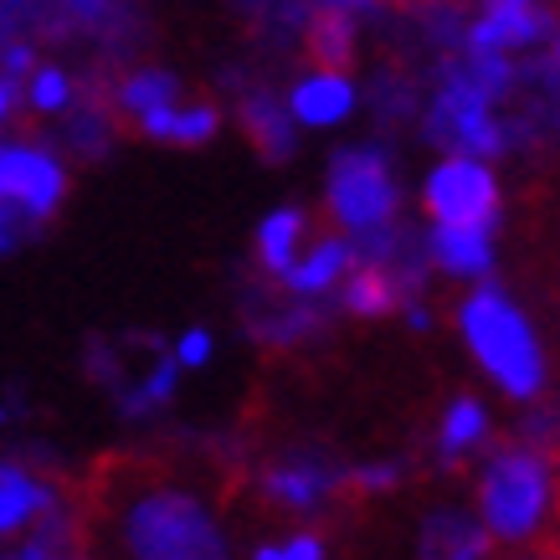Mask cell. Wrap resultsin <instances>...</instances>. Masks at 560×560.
<instances>
[{
  "mask_svg": "<svg viewBox=\"0 0 560 560\" xmlns=\"http://www.w3.org/2000/svg\"><path fill=\"white\" fill-rule=\"evenodd\" d=\"M242 129H247V139L257 144L262 160H283V154L293 150L289 108H278L272 98H247L242 103Z\"/></svg>",
  "mask_w": 560,
  "mask_h": 560,
  "instance_id": "obj_17",
  "label": "cell"
},
{
  "mask_svg": "<svg viewBox=\"0 0 560 560\" xmlns=\"http://www.w3.org/2000/svg\"><path fill=\"white\" fill-rule=\"evenodd\" d=\"M206 360H211V335H206V329H186L175 365H206Z\"/></svg>",
  "mask_w": 560,
  "mask_h": 560,
  "instance_id": "obj_24",
  "label": "cell"
},
{
  "mask_svg": "<svg viewBox=\"0 0 560 560\" xmlns=\"http://www.w3.org/2000/svg\"><path fill=\"white\" fill-rule=\"evenodd\" d=\"M350 103H355V88H350V78H340V72H314V78H304V83L293 88V119L299 124H314V129H324V124H340L345 114H350Z\"/></svg>",
  "mask_w": 560,
  "mask_h": 560,
  "instance_id": "obj_14",
  "label": "cell"
},
{
  "mask_svg": "<svg viewBox=\"0 0 560 560\" xmlns=\"http://www.w3.org/2000/svg\"><path fill=\"white\" fill-rule=\"evenodd\" d=\"M432 139L453 144V154H478V160L504 150V129L493 124L489 98L474 83H463L458 72H453V83L442 88L438 108H432Z\"/></svg>",
  "mask_w": 560,
  "mask_h": 560,
  "instance_id": "obj_5",
  "label": "cell"
},
{
  "mask_svg": "<svg viewBox=\"0 0 560 560\" xmlns=\"http://www.w3.org/2000/svg\"><path fill=\"white\" fill-rule=\"evenodd\" d=\"M253 560H324V545L319 535H293L283 545H262Z\"/></svg>",
  "mask_w": 560,
  "mask_h": 560,
  "instance_id": "obj_23",
  "label": "cell"
},
{
  "mask_svg": "<svg viewBox=\"0 0 560 560\" xmlns=\"http://www.w3.org/2000/svg\"><path fill=\"white\" fill-rule=\"evenodd\" d=\"M550 32V16H545L540 0H529L520 11H483L468 32V51H510V47H529Z\"/></svg>",
  "mask_w": 560,
  "mask_h": 560,
  "instance_id": "obj_12",
  "label": "cell"
},
{
  "mask_svg": "<svg viewBox=\"0 0 560 560\" xmlns=\"http://www.w3.org/2000/svg\"><path fill=\"white\" fill-rule=\"evenodd\" d=\"M520 5H529V0H483V11H520Z\"/></svg>",
  "mask_w": 560,
  "mask_h": 560,
  "instance_id": "obj_26",
  "label": "cell"
},
{
  "mask_svg": "<svg viewBox=\"0 0 560 560\" xmlns=\"http://www.w3.org/2000/svg\"><path fill=\"white\" fill-rule=\"evenodd\" d=\"M217 135V108H186V114H175V129H171V144H206V139Z\"/></svg>",
  "mask_w": 560,
  "mask_h": 560,
  "instance_id": "obj_20",
  "label": "cell"
},
{
  "mask_svg": "<svg viewBox=\"0 0 560 560\" xmlns=\"http://www.w3.org/2000/svg\"><path fill=\"white\" fill-rule=\"evenodd\" d=\"M108 5H119V0H72V11H78V16H103V11H108Z\"/></svg>",
  "mask_w": 560,
  "mask_h": 560,
  "instance_id": "obj_25",
  "label": "cell"
},
{
  "mask_svg": "<svg viewBox=\"0 0 560 560\" xmlns=\"http://www.w3.org/2000/svg\"><path fill=\"white\" fill-rule=\"evenodd\" d=\"M5 108H11V93H5V83H0V119H5Z\"/></svg>",
  "mask_w": 560,
  "mask_h": 560,
  "instance_id": "obj_27",
  "label": "cell"
},
{
  "mask_svg": "<svg viewBox=\"0 0 560 560\" xmlns=\"http://www.w3.org/2000/svg\"><path fill=\"white\" fill-rule=\"evenodd\" d=\"M458 324H463L468 350L478 355V365L510 390V396L529 401V396L545 386L540 340H535V329H529L525 314H520L499 289H478L474 299L458 308Z\"/></svg>",
  "mask_w": 560,
  "mask_h": 560,
  "instance_id": "obj_2",
  "label": "cell"
},
{
  "mask_svg": "<svg viewBox=\"0 0 560 560\" xmlns=\"http://www.w3.org/2000/svg\"><path fill=\"white\" fill-rule=\"evenodd\" d=\"M299 237H304V217L283 206V211H272L262 226H257V262L272 272V278H283L289 262L299 257Z\"/></svg>",
  "mask_w": 560,
  "mask_h": 560,
  "instance_id": "obj_16",
  "label": "cell"
},
{
  "mask_svg": "<svg viewBox=\"0 0 560 560\" xmlns=\"http://www.w3.org/2000/svg\"><path fill=\"white\" fill-rule=\"evenodd\" d=\"M422 206L432 221H489L499 217V186L493 171L478 154H447L438 171L427 175Z\"/></svg>",
  "mask_w": 560,
  "mask_h": 560,
  "instance_id": "obj_4",
  "label": "cell"
},
{
  "mask_svg": "<svg viewBox=\"0 0 560 560\" xmlns=\"http://www.w3.org/2000/svg\"><path fill=\"white\" fill-rule=\"evenodd\" d=\"M324 206H329V221L340 232H375V226H386L390 211H396V180H390L386 160L375 150L335 154Z\"/></svg>",
  "mask_w": 560,
  "mask_h": 560,
  "instance_id": "obj_3",
  "label": "cell"
},
{
  "mask_svg": "<svg viewBox=\"0 0 560 560\" xmlns=\"http://www.w3.org/2000/svg\"><path fill=\"white\" fill-rule=\"evenodd\" d=\"M32 226H36L32 211H21L16 201H0V253H16Z\"/></svg>",
  "mask_w": 560,
  "mask_h": 560,
  "instance_id": "obj_22",
  "label": "cell"
},
{
  "mask_svg": "<svg viewBox=\"0 0 560 560\" xmlns=\"http://www.w3.org/2000/svg\"><path fill=\"white\" fill-rule=\"evenodd\" d=\"M26 93H32V108H62L68 103V78L57 68H36Z\"/></svg>",
  "mask_w": 560,
  "mask_h": 560,
  "instance_id": "obj_21",
  "label": "cell"
},
{
  "mask_svg": "<svg viewBox=\"0 0 560 560\" xmlns=\"http://www.w3.org/2000/svg\"><path fill=\"white\" fill-rule=\"evenodd\" d=\"M175 98V78L171 72H135V78H124L119 83V114L124 119H139V114H150L160 103Z\"/></svg>",
  "mask_w": 560,
  "mask_h": 560,
  "instance_id": "obj_19",
  "label": "cell"
},
{
  "mask_svg": "<svg viewBox=\"0 0 560 560\" xmlns=\"http://www.w3.org/2000/svg\"><path fill=\"white\" fill-rule=\"evenodd\" d=\"M483 432H489L483 407H478L474 396H458V401L447 407V417H442V458L458 463V453H468L474 442H483Z\"/></svg>",
  "mask_w": 560,
  "mask_h": 560,
  "instance_id": "obj_18",
  "label": "cell"
},
{
  "mask_svg": "<svg viewBox=\"0 0 560 560\" xmlns=\"http://www.w3.org/2000/svg\"><path fill=\"white\" fill-rule=\"evenodd\" d=\"M340 278H345V308L360 314V319H386V314L401 308L407 283H401L381 257H350Z\"/></svg>",
  "mask_w": 560,
  "mask_h": 560,
  "instance_id": "obj_10",
  "label": "cell"
},
{
  "mask_svg": "<svg viewBox=\"0 0 560 560\" xmlns=\"http://www.w3.org/2000/svg\"><path fill=\"white\" fill-rule=\"evenodd\" d=\"M68 190V175L47 150H0V201H16L36 221L51 217Z\"/></svg>",
  "mask_w": 560,
  "mask_h": 560,
  "instance_id": "obj_7",
  "label": "cell"
},
{
  "mask_svg": "<svg viewBox=\"0 0 560 560\" xmlns=\"http://www.w3.org/2000/svg\"><path fill=\"white\" fill-rule=\"evenodd\" d=\"M432 262L453 278H478L493 268V226L489 221H438Z\"/></svg>",
  "mask_w": 560,
  "mask_h": 560,
  "instance_id": "obj_9",
  "label": "cell"
},
{
  "mask_svg": "<svg viewBox=\"0 0 560 560\" xmlns=\"http://www.w3.org/2000/svg\"><path fill=\"white\" fill-rule=\"evenodd\" d=\"M304 62L314 72H340V78H350V68H355V16H350L345 5L324 0L319 11L308 16Z\"/></svg>",
  "mask_w": 560,
  "mask_h": 560,
  "instance_id": "obj_8",
  "label": "cell"
},
{
  "mask_svg": "<svg viewBox=\"0 0 560 560\" xmlns=\"http://www.w3.org/2000/svg\"><path fill=\"white\" fill-rule=\"evenodd\" d=\"M493 535L478 520L458 510H442L422 525V540H417V560H489Z\"/></svg>",
  "mask_w": 560,
  "mask_h": 560,
  "instance_id": "obj_11",
  "label": "cell"
},
{
  "mask_svg": "<svg viewBox=\"0 0 560 560\" xmlns=\"http://www.w3.org/2000/svg\"><path fill=\"white\" fill-rule=\"evenodd\" d=\"M253 493L272 514H314L329 499H340V478L314 458H272L253 478Z\"/></svg>",
  "mask_w": 560,
  "mask_h": 560,
  "instance_id": "obj_6",
  "label": "cell"
},
{
  "mask_svg": "<svg viewBox=\"0 0 560 560\" xmlns=\"http://www.w3.org/2000/svg\"><path fill=\"white\" fill-rule=\"evenodd\" d=\"M51 514V489L16 463H0V535H16L32 520Z\"/></svg>",
  "mask_w": 560,
  "mask_h": 560,
  "instance_id": "obj_13",
  "label": "cell"
},
{
  "mask_svg": "<svg viewBox=\"0 0 560 560\" xmlns=\"http://www.w3.org/2000/svg\"><path fill=\"white\" fill-rule=\"evenodd\" d=\"M78 560H226L217 525L171 468L144 453H108L72 499Z\"/></svg>",
  "mask_w": 560,
  "mask_h": 560,
  "instance_id": "obj_1",
  "label": "cell"
},
{
  "mask_svg": "<svg viewBox=\"0 0 560 560\" xmlns=\"http://www.w3.org/2000/svg\"><path fill=\"white\" fill-rule=\"evenodd\" d=\"M345 262H350V247L340 242V232H324L314 247H308V257H293L289 262V272L278 278V283H289L293 293H324L335 278L345 272Z\"/></svg>",
  "mask_w": 560,
  "mask_h": 560,
  "instance_id": "obj_15",
  "label": "cell"
}]
</instances>
